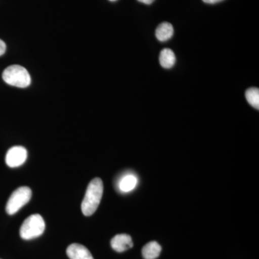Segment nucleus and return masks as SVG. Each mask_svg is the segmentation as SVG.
<instances>
[{
	"mask_svg": "<svg viewBox=\"0 0 259 259\" xmlns=\"http://www.w3.org/2000/svg\"><path fill=\"white\" fill-rule=\"evenodd\" d=\"M103 194V183L101 179L95 178L89 184L84 198L81 203V211L85 216H90L97 210Z\"/></svg>",
	"mask_w": 259,
	"mask_h": 259,
	"instance_id": "f257e3e1",
	"label": "nucleus"
},
{
	"mask_svg": "<svg viewBox=\"0 0 259 259\" xmlns=\"http://www.w3.org/2000/svg\"><path fill=\"white\" fill-rule=\"evenodd\" d=\"M3 79L8 84L20 88H27L31 83L28 71L20 65L6 68L3 73Z\"/></svg>",
	"mask_w": 259,
	"mask_h": 259,
	"instance_id": "f03ea898",
	"label": "nucleus"
},
{
	"mask_svg": "<svg viewBox=\"0 0 259 259\" xmlns=\"http://www.w3.org/2000/svg\"><path fill=\"white\" fill-rule=\"evenodd\" d=\"M44 218L38 214L30 215L24 221L20 230V235L24 240H31L41 236L45 231Z\"/></svg>",
	"mask_w": 259,
	"mask_h": 259,
	"instance_id": "7ed1b4c3",
	"label": "nucleus"
},
{
	"mask_svg": "<svg viewBox=\"0 0 259 259\" xmlns=\"http://www.w3.org/2000/svg\"><path fill=\"white\" fill-rule=\"evenodd\" d=\"M32 191L28 187L17 189L11 194L6 205L8 214H14L25 205L31 199Z\"/></svg>",
	"mask_w": 259,
	"mask_h": 259,
	"instance_id": "20e7f679",
	"label": "nucleus"
},
{
	"mask_svg": "<svg viewBox=\"0 0 259 259\" xmlns=\"http://www.w3.org/2000/svg\"><path fill=\"white\" fill-rule=\"evenodd\" d=\"M28 156L27 150L23 146H14L10 148L5 157L7 165L11 168H15L23 165Z\"/></svg>",
	"mask_w": 259,
	"mask_h": 259,
	"instance_id": "39448f33",
	"label": "nucleus"
},
{
	"mask_svg": "<svg viewBox=\"0 0 259 259\" xmlns=\"http://www.w3.org/2000/svg\"><path fill=\"white\" fill-rule=\"evenodd\" d=\"M111 246L112 249L115 251L122 253L128 250L129 248H133L134 243H133L132 238L131 236L127 234H118L116 235L111 241Z\"/></svg>",
	"mask_w": 259,
	"mask_h": 259,
	"instance_id": "423d86ee",
	"label": "nucleus"
},
{
	"mask_svg": "<svg viewBox=\"0 0 259 259\" xmlns=\"http://www.w3.org/2000/svg\"><path fill=\"white\" fill-rule=\"evenodd\" d=\"M66 253L70 259H94L90 250L79 243H73L66 249Z\"/></svg>",
	"mask_w": 259,
	"mask_h": 259,
	"instance_id": "0eeeda50",
	"label": "nucleus"
},
{
	"mask_svg": "<svg viewBox=\"0 0 259 259\" xmlns=\"http://www.w3.org/2000/svg\"><path fill=\"white\" fill-rule=\"evenodd\" d=\"M161 246L157 242L151 241L145 245L142 249V255L144 259H156L161 252Z\"/></svg>",
	"mask_w": 259,
	"mask_h": 259,
	"instance_id": "6e6552de",
	"label": "nucleus"
},
{
	"mask_svg": "<svg viewBox=\"0 0 259 259\" xmlns=\"http://www.w3.org/2000/svg\"><path fill=\"white\" fill-rule=\"evenodd\" d=\"M174 35V28L171 24L164 22L158 25L156 30V36L160 41H166Z\"/></svg>",
	"mask_w": 259,
	"mask_h": 259,
	"instance_id": "1a4fd4ad",
	"label": "nucleus"
},
{
	"mask_svg": "<svg viewBox=\"0 0 259 259\" xmlns=\"http://www.w3.org/2000/svg\"><path fill=\"white\" fill-rule=\"evenodd\" d=\"M159 61L162 67L165 69H171L176 63V56L171 49H164L161 51Z\"/></svg>",
	"mask_w": 259,
	"mask_h": 259,
	"instance_id": "9d476101",
	"label": "nucleus"
},
{
	"mask_svg": "<svg viewBox=\"0 0 259 259\" xmlns=\"http://www.w3.org/2000/svg\"><path fill=\"white\" fill-rule=\"evenodd\" d=\"M137 184V177L134 175H127L121 179L119 182V188L122 192H129L136 188Z\"/></svg>",
	"mask_w": 259,
	"mask_h": 259,
	"instance_id": "9b49d317",
	"label": "nucleus"
},
{
	"mask_svg": "<svg viewBox=\"0 0 259 259\" xmlns=\"http://www.w3.org/2000/svg\"><path fill=\"white\" fill-rule=\"evenodd\" d=\"M247 101L252 107L259 109V90L258 88H250L245 92Z\"/></svg>",
	"mask_w": 259,
	"mask_h": 259,
	"instance_id": "f8f14e48",
	"label": "nucleus"
},
{
	"mask_svg": "<svg viewBox=\"0 0 259 259\" xmlns=\"http://www.w3.org/2000/svg\"><path fill=\"white\" fill-rule=\"evenodd\" d=\"M6 51V44L0 39V56H3Z\"/></svg>",
	"mask_w": 259,
	"mask_h": 259,
	"instance_id": "ddd939ff",
	"label": "nucleus"
},
{
	"mask_svg": "<svg viewBox=\"0 0 259 259\" xmlns=\"http://www.w3.org/2000/svg\"><path fill=\"white\" fill-rule=\"evenodd\" d=\"M204 3H207V4H215V3H220V2L223 1V0H202Z\"/></svg>",
	"mask_w": 259,
	"mask_h": 259,
	"instance_id": "4468645a",
	"label": "nucleus"
},
{
	"mask_svg": "<svg viewBox=\"0 0 259 259\" xmlns=\"http://www.w3.org/2000/svg\"><path fill=\"white\" fill-rule=\"evenodd\" d=\"M138 1L140 2V3H144V4L151 5V3L154 2V0H138Z\"/></svg>",
	"mask_w": 259,
	"mask_h": 259,
	"instance_id": "2eb2a0df",
	"label": "nucleus"
},
{
	"mask_svg": "<svg viewBox=\"0 0 259 259\" xmlns=\"http://www.w3.org/2000/svg\"><path fill=\"white\" fill-rule=\"evenodd\" d=\"M110 1H111V2H115V1H117V0H110Z\"/></svg>",
	"mask_w": 259,
	"mask_h": 259,
	"instance_id": "dca6fc26",
	"label": "nucleus"
}]
</instances>
